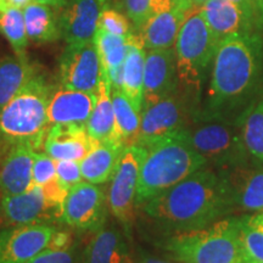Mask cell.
I'll return each mask as SVG.
<instances>
[{
  "mask_svg": "<svg viewBox=\"0 0 263 263\" xmlns=\"http://www.w3.org/2000/svg\"><path fill=\"white\" fill-rule=\"evenodd\" d=\"M263 99V38L241 32L219 42L213 59L206 100L194 120L236 122ZM193 120V121H194Z\"/></svg>",
  "mask_w": 263,
  "mask_h": 263,
  "instance_id": "obj_1",
  "label": "cell"
},
{
  "mask_svg": "<svg viewBox=\"0 0 263 263\" xmlns=\"http://www.w3.org/2000/svg\"><path fill=\"white\" fill-rule=\"evenodd\" d=\"M143 206L145 215L170 235L206 228L236 211L226 171L209 166Z\"/></svg>",
  "mask_w": 263,
  "mask_h": 263,
  "instance_id": "obj_2",
  "label": "cell"
},
{
  "mask_svg": "<svg viewBox=\"0 0 263 263\" xmlns=\"http://www.w3.org/2000/svg\"><path fill=\"white\" fill-rule=\"evenodd\" d=\"M145 149L138 183L137 205L143 206L207 167V162L190 141L188 130L182 129L151 141Z\"/></svg>",
  "mask_w": 263,
  "mask_h": 263,
  "instance_id": "obj_3",
  "label": "cell"
},
{
  "mask_svg": "<svg viewBox=\"0 0 263 263\" xmlns=\"http://www.w3.org/2000/svg\"><path fill=\"white\" fill-rule=\"evenodd\" d=\"M54 88L38 72L0 110V150L25 145L37 151L44 146L51 127L48 105Z\"/></svg>",
  "mask_w": 263,
  "mask_h": 263,
  "instance_id": "obj_4",
  "label": "cell"
},
{
  "mask_svg": "<svg viewBox=\"0 0 263 263\" xmlns=\"http://www.w3.org/2000/svg\"><path fill=\"white\" fill-rule=\"evenodd\" d=\"M244 216L227 217L206 228L170 235L161 244L179 263H251L241 238Z\"/></svg>",
  "mask_w": 263,
  "mask_h": 263,
  "instance_id": "obj_5",
  "label": "cell"
},
{
  "mask_svg": "<svg viewBox=\"0 0 263 263\" xmlns=\"http://www.w3.org/2000/svg\"><path fill=\"white\" fill-rule=\"evenodd\" d=\"M219 42L199 9H194L180 28L174 44L179 88L200 111V97Z\"/></svg>",
  "mask_w": 263,
  "mask_h": 263,
  "instance_id": "obj_6",
  "label": "cell"
},
{
  "mask_svg": "<svg viewBox=\"0 0 263 263\" xmlns=\"http://www.w3.org/2000/svg\"><path fill=\"white\" fill-rule=\"evenodd\" d=\"M186 130L194 149L206 160L209 167L230 171L252 162L236 122L194 120Z\"/></svg>",
  "mask_w": 263,
  "mask_h": 263,
  "instance_id": "obj_7",
  "label": "cell"
},
{
  "mask_svg": "<svg viewBox=\"0 0 263 263\" xmlns=\"http://www.w3.org/2000/svg\"><path fill=\"white\" fill-rule=\"evenodd\" d=\"M197 112L199 108L179 88L170 97L144 108L136 144L145 146L159 138L185 129Z\"/></svg>",
  "mask_w": 263,
  "mask_h": 263,
  "instance_id": "obj_8",
  "label": "cell"
},
{
  "mask_svg": "<svg viewBox=\"0 0 263 263\" xmlns=\"http://www.w3.org/2000/svg\"><path fill=\"white\" fill-rule=\"evenodd\" d=\"M145 149L133 144L123 149L107 192L108 210L121 224L129 228L136 216L138 183Z\"/></svg>",
  "mask_w": 263,
  "mask_h": 263,
  "instance_id": "obj_9",
  "label": "cell"
},
{
  "mask_svg": "<svg viewBox=\"0 0 263 263\" xmlns=\"http://www.w3.org/2000/svg\"><path fill=\"white\" fill-rule=\"evenodd\" d=\"M107 209V194L101 186L80 182L66 195L62 222L81 232H95L106 222Z\"/></svg>",
  "mask_w": 263,
  "mask_h": 263,
  "instance_id": "obj_10",
  "label": "cell"
},
{
  "mask_svg": "<svg viewBox=\"0 0 263 263\" xmlns=\"http://www.w3.org/2000/svg\"><path fill=\"white\" fill-rule=\"evenodd\" d=\"M103 71L94 41L67 44L59 60L60 85L70 89L95 93Z\"/></svg>",
  "mask_w": 263,
  "mask_h": 263,
  "instance_id": "obj_11",
  "label": "cell"
},
{
  "mask_svg": "<svg viewBox=\"0 0 263 263\" xmlns=\"http://www.w3.org/2000/svg\"><path fill=\"white\" fill-rule=\"evenodd\" d=\"M194 9L192 0L154 2L153 15L138 33L146 50L173 48L184 21Z\"/></svg>",
  "mask_w": 263,
  "mask_h": 263,
  "instance_id": "obj_12",
  "label": "cell"
},
{
  "mask_svg": "<svg viewBox=\"0 0 263 263\" xmlns=\"http://www.w3.org/2000/svg\"><path fill=\"white\" fill-rule=\"evenodd\" d=\"M2 207L6 227L54 226L62 222L64 213V207L49 200L39 185H32L18 195L3 196Z\"/></svg>",
  "mask_w": 263,
  "mask_h": 263,
  "instance_id": "obj_13",
  "label": "cell"
},
{
  "mask_svg": "<svg viewBox=\"0 0 263 263\" xmlns=\"http://www.w3.org/2000/svg\"><path fill=\"white\" fill-rule=\"evenodd\" d=\"M57 232L48 224L5 227L0 230V263H28L48 248Z\"/></svg>",
  "mask_w": 263,
  "mask_h": 263,
  "instance_id": "obj_14",
  "label": "cell"
},
{
  "mask_svg": "<svg viewBox=\"0 0 263 263\" xmlns=\"http://www.w3.org/2000/svg\"><path fill=\"white\" fill-rule=\"evenodd\" d=\"M179 89L174 48L146 50L144 68L143 110Z\"/></svg>",
  "mask_w": 263,
  "mask_h": 263,
  "instance_id": "obj_15",
  "label": "cell"
},
{
  "mask_svg": "<svg viewBox=\"0 0 263 263\" xmlns=\"http://www.w3.org/2000/svg\"><path fill=\"white\" fill-rule=\"evenodd\" d=\"M104 0H70L60 9L62 39L67 44L94 41Z\"/></svg>",
  "mask_w": 263,
  "mask_h": 263,
  "instance_id": "obj_16",
  "label": "cell"
},
{
  "mask_svg": "<svg viewBox=\"0 0 263 263\" xmlns=\"http://www.w3.org/2000/svg\"><path fill=\"white\" fill-rule=\"evenodd\" d=\"M35 151L25 145L0 150V193L3 196L22 194L32 186Z\"/></svg>",
  "mask_w": 263,
  "mask_h": 263,
  "instance_id": "obj_17",
  "label": "cell"
},
{
  "mask_svg": "<svg viewBox=\"0 0 263 263\" xmlns=\"http://www.w3.org/2000/svg\"><path fill=\"white\" fill-rule=\"evenodd\" d=\"M97 101V91L70 89L64 85L54 88L48 105V120L54 124L85 126Z\"/></svg>",
  "mask_w": 263,
  "mask_h": 263,
  "instance_id": "obj_18",
  "label": "cell"
},
{
  "mask_svg": "<svg viewBox=\"0 0 263 263\" xmlns=\"http://www.w3.org/2000/svg\"><path fill=\"white\" fill-rule=\"evenodd\" d=\"M93 139L82 124H54L44 141L45 153L55 161L81 162L93 146Z\"/></svg>",
  "mask_w": 263,
  "mask_h": 263,
  "instance_id": "obj_19",
  "label": "cell"
},
{
  "mask_svg": "<svg viewBox=\"0 0 263 263\" xmlns=\"http://www.w3.org/2000/svg\"><path fill=\"white\" fill-rule=\"evenodd\" d=\"M236 210L244 213L263 211V166L254 162L226 171Z\"/></svg>",
  "mask_w": 263,
  "mask_h": 263,
  "instance_id": "obj_20",
  "label": "cell"
},
{
  "mask_svg": "<svg viewBox=\"0 0 263 263\" xmlns=\"http://www.w3.org/2000/svg\"><path fill=\"white\" fill-rule=\"evenodd\" d=\"M199 10L218 42L235 33L256 31L255 22L230 0H209Z\"/></svg>",
  "mask_w": 263,
  "mask_h": 263,
  "instance_id": "obj_21",
  "label": "cell"
},
{
  "mask_svg": "<svg viewBox=\"0 0 263 263\" xmlns=\"http://www.w3.org/2000/svg\"><path fill=\"white\" fill-rule=\"evenodd\" d=\"M81 263H136L120 229L101 227L85 246Z\"/></svg>",
  "mask_w": 263,
  "mask_h": 263,
  "instance_id": "obj_22",
  "label": "cell"
},
{
  "mask_svg": "<svg viewBox=\"0 0 263 263\" xmlns=\"http://www.w3.org/2000/svg\"><path fill=\"white\" fill-rule=\"evenodd\" d=\"M124 147L117 140H94L89 153L80 162L84 180L98 185L110 182L116 173Z\"/></svg>",
  "mask_w": 263,
  "mask_h": 263,
  "instance_id": "obj_23",
  "label": "cell"
},
{
  "mask_svg": "<svg viewBox=\"0 0 263 263\" xmlns=\"http://www.w3.org/2000/svg\"><path fill=\"white\" fill-rule=\"evenodd\" d=\"M146 49L138 33L129 35V49L123 65L122 87L121 89L132 101L134 107L143 112L144 68H145Z\"/></svg>",
  "mask_w": 263,
  "mask_h": 263,
  "instance_id": "obj_24",
  "label": "cell"
},
{
  "mask_svg": "<svg viewBox=\"0 0 263 263\" xmlns=\"http://www.w3.org/2000/svg\"><path fill=\"white\" fill-rule=\"evenodd\" d=\"M29 41L35 44H48L62 38L60 9L33 2L24 9Z\"/></svg>",
  "mask_w": 263,
  "mask_h": 263,
  "instance_id": "obj_25",
  "label": "cell"
},
{
  "mask_svg": "<svg viewBox=\"0 0 263 263\" xmlns=\"http://www.w3.org/2000/svg\"><path fill=\"white\" fill-rule=\"evenodd\" d=\"M104 70V68H103ZM111 82L105 70L97 90V101L85 128L93 140L105 141L115 139V115L112 98H111Z\"/></svg>",
  "mask_w": 263,
  "mask_h": 263,
  "instance_id": "obj_26",
  "label": "cell"
},
{
  "mask_svg": "<svg viewBox=\"0 0 263 263\" xmlns=\"http://www.w3.org/2000/svg\"><path fill=\"white\" fill-rule=\"evenodd\" d=\"M37 73L27 58L6 55L0 59V110Z\"/></svg>",
  "mask_w": 263,
  "mask_h": 263,
  "instance_id": "obj_27",
  "label": "cell"
},
{
  "mask_svg": "<svg viewBox=\"0 0 263 263\" xmlns=\"http://www.w3.org/2000/svg\"><path fill=\"white\" fill-rule=\"evenodd\" d=\"M111 98L115 115V139L124 146L133 145L139 136L141 114L120 88H111Z\"/></svg>",
  "mask_w": 263,
  "mask_h": 263,
  "instance_id": "obj_28",
  "label": "cell"
},
{
  "mask_svg": "<svg viewBox=\"0 0 263 263\" xmlns=\"http://www.w3.org/2000/svg\"><path fill=\"white\" fill-rule=\"evenodd\" d=\"M252 162L263 166V99L236 120Z\"/></svg>",
  "mask_w": 263,
  "mask_h": 263,
  "instance_id": "obj_29",
  "label": "cell"
},
{
  "mask_svg": "<svg viewBox=\"0 0 263 263\" xmlns=\"http://www.w3.org/2000/svg\"><path fill=\"white\" fill-rule=\"evenodd\" d=\"M0 32L14 49L15 55L27 58L26 49L28 47L29 38L26 28L24 10L9 9L0 14Z\"/></svg>",
  "mask_w": 263,
  "mask_h": 263,
  "instance_id": "obj_30",
  "label": "cell"
},
{
  "mask_svg": "<svg viewBox=\"0 0 263 263\" xmlns=\"http://www.w3.org/2000/svg\"><path fill=\"white\" fill-rule=\"evenodd\" d=\"M241 238L251 263H263V227L252 215L244 216Z\"/></svg>",
  "mask_w": 263,
  "mask_h": 263,
  "instance_id": "obj_31",
  "label": "cell"
},
{
  "mask_svg": "<svg viewBox=\"0 0 263 263\" xmlns=\"http://www.w3.org/2000/svg\"><path fill=\"white\" fill-rule=\"evenodd\" d=\"M98 29H103L116 35L132 34L129 18L116 8H105L99 17Z\"/></svg>",
  "mask_w": 263,
  "mask_h": 263,
  "instance_id": "obj_32",
  "label": "cell"
},
{
  "mask_svg": "<svg viewBox=\"0 0 263 263\" xmlns=\"http://www.w3.org/2000/svg\"><path fill=\"white\" fill-rule=\"evenodd\" d=\"M153 5L154 0H120L118 8L124 10L137 33H139L153 15Z\"/></svg>",
  "mask_w": 263,
  "mask_h": 263,
  "instance_id": "obj_33",
  "label": "cell"
},
{
  "mask_svg": "<svg viewBox=\"0 0 263 263\" xmlns=\"http://www.w3.org/2000/svg\"><path fill=\"white\" fill-rule=\"evenodd\" d=\"M58 179L57 161L47 153H35L33 162L32 185L44 186Z\"/></svg>",
  "mask_w": 263,
  "mask_h": 263,
  "instance_id": "obj_34",
  "label": "cell"
},
{
  "mask_svg": "<svg viewBox=\"0 0 263 263\" xmlns=\"http://www.w3.org/2000/svg\"><path fill=\"white\" fill-rule=\"evenodd\" d=\"M82 257L78 254L77 245L72 244L67 248H50L43 250L28 263H81Z\"/></svg>",
  "mask_w": 263,
  "mask_h": 263,
  "instance_id": "obj_35",
  "label": "cell"
},
{
  "mask_svg": "<svg viewBox=\"0 0 263 263\" xmlns=\"http://www.w3.org/2000/svg\"><path fill=\"white\" fill-rule=\"evenodd\" d=\"M57 173L58 179L68 190L76 184L82 182V178H83L81 172V164L78 161H57Z\"/></svg>",
  "mask_w": 263,
  "mask_h": 263,
  "instance_id": "obj_36",
  "label": "cell"
},
{
  "mask_svg": "<svg viewBox=\"0 0 263 263\" xmlns=\"http://www.w3.org/2000/svg\"><path fill=\"white\" fill-rule=\"evenodd\" d=\"M234 4H236L241 9L246 17L251 20L252 22L257 21L258 18V8H257V0H230Z\"/></svg>",
  "mask_w": 263,
  "mask_h": 263,
  "instance_id": "obj_37",
  "label": "cell"
},
{
  "mask_svg": "<svg viewBox=\"0 0 263 263\" xmlns=\"http://www.w3.org/2000/svg\"><path fill=\"white\" fill-rule=\"evenodd\" d=\"M34 0H5V9H22L31 4Z\"/></svg>",
  "mask_w": 263,
  "mask_h": 263,
  "instance_id": "obj_38",
  "label": "cell"
},
{
  "mask_svg": "<svg viewBox=\"0 0 263 263\" xmlns=\"http://www.w3.org/2000/svg\"><path fill=\"white\" fill-rule=\"evenodd\" d=\"M34 2L54 6V8H57V9H62L68 2H70V0H34Z\"/></svg>",
  "mask_w": 263,
  "mask_h": 263,
  "instance_id": "obj_39",
  "label": "cell"
},
{
  "mask_svg": "<svg viewBox=\"0 0 263 263\" xmlns=\"http://www.w3.org/2000/svg\"><path fill=\"white\" fill-rule=\"evenodd\" d=\"M139 263H170L166 261H161V259H156L153 257H141Z\"/></svg>",
  "mask_w": 263,
  "mask_h": 263,
  "instance_id": "obj_40",
  "label": "cell"
},
{
  "mask_svg": "<svg viewBox=\"0 0 263 263\" xmlns=\"http://www.w3.org/2000/svg\"><path fill=\"white\" fill-rule=\"evenodd\" d=\"M257 8H258L259 24H261L263 27V0H257Z\"/></svg>",
  "mask_w": 263,
  "mask_h": 263,
  "instance_id": "obj_41",
  "label": "cell"
},
{
  "mask_svg": "<svg viewBox=\"0 0 263 263\" xmlns=\"http://www.w3.org/2000/svg\"><path fill=\"white\" fill-rule=\"evenodd\" d=\"M2 193H0V229L5 228V219H4V213H3V207H2Z\"/></svg>",
  "mask_w": 263,
  "mask_h": 263,
  "instance_id": "obj_42",
  "label": "cell"
},
{
  "mask_svg": "<svg viewBox=\"0 0 263 263\" xmlns=\"http://www.w3.org/2000/svg\"><path fill=\"white\" fill-rule=\"evenodd\" d=\"M106 8H116L118 9V4H120V0H104Z\"/></svg>",
  "mask_w": 263,
  "mask_h": 263,
  "instance_id": "obj_43",
  "label": "cell"
},
{
  "mask_svg": "<svg viewBox=\"0 0 263 263\" xmlns=\"http://www.w3.org/2000/svg\"><path fill=\"white\" fill-rule=\"evenodd\" d=\"M254 218H255V221L257 222V223H259V224H261L262 227H263V211L262 212H258V213H254Z\"/></svg>",
  "mask_w": 263,
  "mask_h": 263,
  "instance_id": "obj_44",
  "label": "cell"
},
{
  "mask_svg": "<svg viewBox=\"0 0 263 263\" xmlns=\"http://www.w3.org/2000/svg\"><path fill=\"white\" fill-rule=\"evenodd\" d=\"M206 2H209V0H192V3H193V5L195 6L196 9H199V8H201V6L205 4Z\"/></svg>",
  "mask_w": 263,
  "mask_h": 263,
  "instance_id": "obj_45",
  "label": "cell"
},
{
  "mask_svg": "<svg viewBox=\"0 0 263 263\" xmlns=\"http://www.w3.org/2000/svg\"><path fill=\"white\" fill-rule=\"evenodd\" d=\"M4 11H6L5 0H0V14H2V12H4Z\"/></svg>",
  "mask_w": 263,
  "mask_h": 263,
  "instance_id": "obj_46",
  "label": "cell"
},
{
  "mask_svg": "<svg viewBox=\"0 0 263 263\" xmlns=\"http://www.w3.org/2000/svg\"><path fill=\"white\" fill-rule=\"evenodd\" d=\"M154 2H159V0H154Z\"/></svg>",
  "mask_w": 263,
  "mask_h": 263,
  "instance_id": "obj_47",
  "label": "cell"
}]
</instances>
